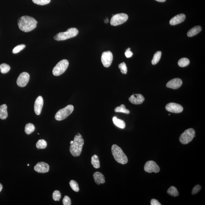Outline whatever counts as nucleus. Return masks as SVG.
<instances>
[{"label": "nucleus", "mask_w": 205, "mask_h": 205, "mask_svg": "<svg viewBox=\"0 0 205 205\" xmlns=\"http://www.w3.org/2000/svg\"><path fill=\"white\" fill-rule=\"evenodd\" d=\"M156 1H158L159 2H164L166 0H156Z\"/></svg>", "instance_id": "nucleus-40"}, {"label": "nucleus", "mask_w": 205, "mask_h": 205, "mask_svg": "<svg viewBox=\"0 0 205 205\" xmlns=\"http://www.w3.org/2000/svg\"><path fill=\"white\" fill-rule=\"evenodd\" d=\"M91 162L92 165H93L94 168L98 169L100 167V164H99V157L97 155H94L92 157Z\"/></svg>", "instance_id": "nucleus-22"}, {"label": "nucleus", "mask_w": 205, "mask_h": 205, "mask_svg": "<svg viewBox=\"0 0 205 205\" xmlns=\"http://www.w3.org/2000/svg\"><path fill=\"white\" fill-rule=\"evenodd\" d=\"M43 105V99L41 96H38L35 102L34 112L37 115H40L41 113Z\"/></svg>", "instance_id": "nucleus-14"}, {"label": "nucleus", "mask_w": 205, "mask_h": 205, "mask_svg": "<svg viewBox=\"0 0 205 205\" xmlns=\"http://www.w3.org/2000/svg\"><path fill=\"white\" fill-rule=\"evenodd\" d=\"M34 3L37 5H43L50 3V0H32Z\"/></svg>", "instance_id": "nucleus-33"}, {"label": "nucleus", "mask_w": 205, "mask_h": 205, "mask_svg": "<svg viewBox=\"0 0 205 205\" xmlns=\"http://www.w3.org/2000/svg\"><path fill=\"white\" fill-rule=\"evenodd\" d=\"M127 14L124 13L115 14L111 19L110 23L111 25L117 26L125 23L128 19Z\"/></svg>", "instance_id": "nucleus-8"}, {"label": "nucleus", "mask_w": 205, "mask_h": 205, "mask_svg": "<svg viewBox=\"0 0 205 205\" xmlns=\"http://www.w3.org/2000/svg\"><path fill=\"white\" fill-rule=\"evenodd\" d=\"M36 148L38 149H44L47 148V143L44 139H40L36 143Z\"/></svg>", "instance_id": "nucleus-25"}, {"label": "nucleus", "mask_w": 205, "mask_h": 205, "mask_svg": "<svg viewBox=\"0 0 205 205\" xmlns=\"http://www.w3.org/2000/svg\"><path fill=\"white\" fill-rule=\"evenodd\" d=\"M130 50V48H128L125 52V56L127 58L131 57L133 55V53Z\"/></svg>", "instance_id": "nucleus-37"}, {"label": "nucleus", "mask_w": 205, "mask_h": 205, "mask_svg": "<svg viewBox=\"0 0 205 205\" xmlns=\"http://www.w3.org/2000/svg\"><path fill=\"white\" fill-rule=\"evenodd\" d=\"M115 112H123V113L129 114L130 111L127 109L125 105H121L120 106L117 107L115 109Z\"/></svg>", "instance_id": "nucleus-27"}, {"label": "nucleus", "mask_w": 205, "mask_h": 205, "mask_svg": "<svg viewBox=\"0 0 205 205\" xmlns=\"http://www.w3.org/2000/svg\"><path fill=\"white\" fill-rule=\"evenodd\" d=\"M61 195L60 191L55 190L53 194V198L55 201H60Z\"/></svg>", "instance_id": "nucleus-34"}, {"label": "nucleus", "mask_w": 205, "mask_h": 205, "mask_svg": "<svg viewBox=\"0 0 205 205\" xmlns=\"http://www.w3.org/2000/svg\"><path fill=\"white\" fill-rule=\"evenodd\" d=\"M112 151L114 158L119 164H125L128 163V159L121 148L116 144L112 145Z\"/></svg>", "instance_id": "nucleus-3"}, {"label": "nucleus", "mask_w": 205, "mask_h": 205, "mask_svg": "<svg viewBox=\"0 0 205 205\" xmlns=\"http://www.w3.org/2000/svg\"><path fill=\"white\" fill-rule=\"evenodd\" d=\"M72 190L75 192H78L79 190V185L78 183L74 180H71L69 183Z\"/></svg>", "instance_id": "nucleus-30"}, {"label": "nucleus", "mask_w": 205, "mask_h": 205, "mask_svg": "<svg viewBox=\"0 0 205 205\" xmlns=\"http://www.w3.org/2000/svg\"><path fill=\"white\" fill-rule=\"evenodd\" d=\"M144 98L140 94H135L130 96L129 100L133 104L139 105L142 104L144 101Z\"/></svg>", "instance_id": "nucleus-16"}, {"label": "nucleus", "mask_w": 205, "mask_h": 205, "mask_svg": "<svg viewBox=\"0 0 205 205\" xmlns=\"http://www.w3.org/2000/svg\"><path fill=\"white\" fill-rule=\"evenodd\" d=\"M161 56V51H158L154 55V57L151 61V63L154 65L157 64L160 61Z\"/></svg>", "instance_id": "nucleus-26"}, {"label": "nucleus", "mask_w": 205, "mask_h": 205, "mask_svg": "<svg viewBox=\"0 0 205 205\" xmlns=\"http://www.w3.org/2000/svg\"><path fill=\"white\" fill-rule=\"evenodd\" d=\"M167 192L170 195L176 197L179 195V193L177 189L174 186H171L167 190Z\"/></svg>", "instance_id": "nucleus-24"}, {"label": "nucleus", "mask_w": 205, "mask_h": 205, "mask_svg": "<svg viewBox=\"0 0 205 205\" xmlns=\"http://www.w3.org/2000/svg\"><path fill=\"white\" fill-rule=\"evenodd\" d=\"M74 110V107L72 105H69L66 107L60 110L56 114L55 118L56 120H63L70 115Z\"/></svg>", "instance_id": "nucleus-5"}, {"label": "nucleus", "mask_w": 205, "mask_h": 205, "mask_svg": "<svg viewBox=\"0 0 205 205\" xmlns=\"http://www.w3.org/2000/svg\"><path fill=\"white\" fill-rule=\"evenodd\" d=\"M11 69V67L9 65L6 64L5 63H2L0 65V70L1 73L3 74H5L9 71Z\"/></svg>", "instance_id": "nucleus-28"}, {"label": "nucleus", "mask_w": 205, "mask_h": 205, "mask_svg": "<svg viewBox=\"0 0 205 205\" xmlns=\"http://www.w3.org/2000/svg\"><path fill=\"white\" fill-rule=\"evenodd\" d=\"M25 47L26 45L24 44H21L17 46L13 49L12 52L14 54H17V53L20 52L21 50H23Z\"/></svg>", "instance_id": "nucleus-32"}, {"label": "nucleus", "mask_w": 205, "mask_h": 205, "mask_svg": "<svg viewBox=\"0 0 205 205\" xmlns=\"http://www.w3.org/2000/svg\"><path fill=\"white\" fill-rule=\"evenodd\" d=\"M2 184L0 183V192L2 191Z\"/></svg>", "instance_id": "nucleus-39"}, {"label": "nucleus", "mask_w": 205, "mask_h": 205, "mask_svg": "<svg viewBox=\"0 0 205 205\" xmlns=\"http://www.w3.org/2000/svg\"><path fill=\"white\" fill-rule=\"evenodd\" d=\"M151 205H161V203H159V202L158 200H155V199H152L151 200Z\"/></svg>", "instance_id": "nucleus-38"}, {"label": "nucleus", "mask_w": 205, "mask_h": 205, "mask_svg": "<svg viewBox=\"0 0 205 205\" xmlns=\"http://www.w3.org/2000/svg\"><path fill=\"white\" fill-rule=\"evenodd\" d=\"M119 68L120 69L121 73L122 74H126L127 73V68L126 63L124 62L119 65Z\"/></svg>", "instance_id": "nucleus-31"}, {"label": "nucleus", "mask_w": 205, "mask_h": 205, "mask_svg": "<svg viewBox=\"0 0 205 205\" xmlns=\"http://www.w3.org/2000/svg\"><path fill=\"white\" fill-rule=\"evenodd\" d=\"M35 130V127L32 123H28L26 125L25 128V132L27 135H30Z\"/></svg>", "instance_id": "nucleus-23"}, {"label": "nucleus", "mask_w": 205, "mask_h": 205, "mask_svg": "<svg viewBox=\"0 0 205 205\" xmlns=\"http://www.w3.org/2000/svg\"><path fill=\"white\" fill-rule=\"evenodd\" d=\"M84 144V141L83 137L80 133H77L75 136L73 143L71 144L70 148V152L73 156L77 157L80 155Z\"/></svg>", "instance_id": "nucleus-2"}, {"label": "nucleus", "mask_w": 205, "mask_h": 205, "mask_svg": "<svg viewBox=\"0 0 205 205\" xmlns=\"http://www.w3.org/2000/svg\"><path fill=\"white\" fill-rule=\"evenodd\" d=\"M182 84V81L180 78H174L172 79L167 83V87L174 89H179Z\"/></svg>", "instance_id": "nucleus-15"}, {"label": "nucleus", "mask_w": 205, "mask_h": 205, "mask_svg": "<svg viewBox=\"0 0 205 205\" xmlns=\"http://www.w3.org/2000/svg\"><path fill=\"white\" fill-rule=\"evenodd\" d=\"M29 79L30 75L29 73L26 72H23L17 79V84L20 87H24L28 84Z\"/></svg>", "instance_id": "nucleus-11"}, {"label": "nucleus", "mask_w": 205, "mask_h": 205, "mask_svg": "<svg viewBox=\"0 0 205 205\" xmlns=\"http://www.w3.org/2000/svg\"><path fill=\"white\" fill-rule=\"evenodd\" d=\"M34 169L35 171L38 173H47L50 170V166L47 163L40 162L35 166Z\"/></svg>", "instance_id": "nucleus-13"}, {"label": "nucleus", "mask_w": 205, "mask_h": 205, "mask_svg": "<svg viewBox=\"0 0 205 205\" xmlns=\"http://www.w3.org/2000/svg\"><path fill=\"white\" fill-rule=\"evenodd\" d=\"M185 18L186 16L184 14H179L170 20V24L171 25L174 26L180 24L184 21Z\"/></svg>", "instance_id": "nucleus-17"}, {"label": "nucleus", "mask_w": 205, "mask_h": 205, "mask_svg": "<svg viewBox=\"0 0 205 205\" xmlns=\"http://www.w3.org/2000/svg\"><path fill=\"white\" fill-rule=\"evenodd\" d=\"M166 109L169 112L175 113H180L183 110V108L181 105L174 102H170L166 106Z\"/></svg>", "instance_id": "nucleus-12"}, {"label": "nucleus", "mask_w": 205, "mask_h": 205, "mask_svg": "<svg viewBox=\"0 0 205 205\" xmlns=\"http://www.w3.org/2000/svg\"><path fill=\"white\" fill-rule=\"evenodd\" d=\"M195 131L193 128H189L186 130L181 134L179 138V140L181 143L186 144L189 143L195 137Z\"/></svg>", "instance_id": "nucleus-7"}, {"label": "nucleus", "mask_w": 205, "mask_h": 205, "mask_svg": "<svg viewBox=\"0 0 205 205\" xmlns=\"http://www.w3.org/2000/svg\"><path fill=\"white\" fill-rule=\"evenodd\" d=\"M78 34V31L76 28H70L65 32H61L56 35L54 39L57 41L65 40L76 37Z\"/></svg>", "instance_id": "nucleus-4"}, {"label": "nucleus", "mask_w": 205, "mask_h": 205, "mask_svg": "<svg viewBox=\"0 0 205 205\" xmlns=\"http://www.w3.org/2000/svg\"><path fill=\"white\" fill-rule=\"evenodd\" d=\"M7 109L6 105H1L0 106V119L4 120L8 118V114Z\"/></svg>", "instance_id": "nucleus-19"}, {"label": "nucleus", "mask_w": 205, "mask_h": 205, "mask_svg": "<svg viewBox=\"0 0 205 205\" xmlns=\"http://www.w3.org/2000/svg\"><path fill=\"white\" fill-rule=\"evenodd\" d=\"M108 21H108V19H106V20H105V22L106 23H107L108 22Z\"/></svg>", "instance_id": "nucleus-41"}, {"label": "nucleus", "mask_w": 205, "mask_h": 205, "mask_svg": "<svg viewBox=\"0 0 205 205\" xmlns=\"http://www.w3.org/2000/svg\"><path fill=\"white\" fill-rule=\"evenodd\" d=\"M37 22L34 18L24 16L18 19V24L20 29L24 32H29L34 30L37 26Z\"/></svg>", "instance_id": "nucleus-1"}, {"label": "nucleus", "mask_w": 205, "mask_h": 205, "mask_svg": "<svg viewBox=\"0 0 205 205\" xmlns=\"http://www.w3.org/2000/svg\"><path fill=\"white\" fill-rule=\"evenodd\" d=\"M201 189V186L199 185H197L194 186V187L193 188L192 191V194L194 195L197 194L200 191Z\"/></svg>", "instance_id": "nucleus-35"}, {"label": "nucleus", "mask_w": 205, "mask_h": 205, "mask_svg": "<svg viewBox=\"0 0 205 205\" xmlns=\"http://www.w3.org/2000/svg\"><path fill=\"white\" fill-rule=\"evenodd\" d=\"M69 66L68 60H63L59 62L53 68V73L55 76H59L64 73Z\"/></svg>", "instance_id": "nucleus-6"}, {"label": "nucleus", "mask_w": 205, "mask_h": 205, "mask_svg": "<svg viewBox=\"0 0 205 205\" xmlns=\"http://www.w3.org/2000/svg\"><path fill=\"white\" fill-rule=\"evenodd\" d=\"M190 63V60L186 58H183L179 60L178 64L180 67H185Z\"/></svg>", "instance_id": "nucleus-29"}, {"label": "nucleus", "mask_w": 205, "mask_h": 205, "mask_svg": "<svg viewBox=\"0 0 205 205\" xmlns=\"http://www.w3.org/2000/svg\"><path fill=\"white\" fill-rule=\"evenodd\" d=\"M113 60V55L111 51L104 52L102 53L101 60L102 64L105 67L110 66Z\"/></svg>", "instance_id": "nucleus-9"}, {"label": "nucleus", "mask_w": 205, "mask_h": 205, "mask_svg": "<svg viewBox=\"0 0 205 205\" xmlns=\"http://www.w3.org/2000/svg\"><path fill=\"white\" fill-rule=\"evenodd\" d=\"M114 124L116 126L122 129H124L125 127V123L122 120L118 119L116 117H114L112 119Z\"/></svg>", "instance_id": "nucleus-21"}, {"label": "nucleus", "mask_w": 205, "mask_h": 205, "mask_svg": "<svg viewBox=\"0 0 205 205\" xmlns=\"http://www.w3.org/2000/svg\"><path fill=\"white\" fill-rule=\"evenodd\" d=\"M93 177L95 182L97 185L103 184L105 183V177L103 175L99 172L94 173Z\"/></svg>", "instance_id": "nucleus-18"}, {"label": "nucleus", "mask_w": 205, "mask_h": 205, "mask_svg": "<svg viewBox=\"0 0 205 205\" xmlns=\"http://www.w3.org/2000/svg\"><path fill=\"white\" fill-rule=\"evenodd\" d=\"M202 28L200 26H196L193 27L188 31L187 33V35L189 37H192L200 33L201 31Z\"/></svg>", "instance_id": "nucleus-20"}, {"label": "nucleus", "mask_w": 205, "mask_h": 205, "mask_svg": "<svg viewBox=\"0 0 205 205\" xmlns=\"http://www.w3.org/2000/svg\"><path fill=\"white\" fill-rule=\"evenodd\" d=\"M63 205H71V200L70 197L67 196H64L63 200Z\"/></svg>", "instance_id": "nucleus-36"}, {"label": "nucleus", "mask_w": 205, "mask_h": 205, "mask_svg": "<svg viewBox=\"0 0 205 205\" xmlns=\"http://www.w3.org/2000/svg\"><path fill=\"white\" fill-rule=\"evenodd\" d=\"M28 165V166H29V164H28V165Z\"/></svg>", "instance_id": "nucleus-42"}, {"label": "nucleus", "mask_w": 205, "mask_h": 205, "mask_svg": "<svg viewBox=\"0 0 205 205\" xmlns=\"http://www.w3.org/2000/svg\"><path fill=\"white\" fill-rule=\"evenodd\" d=\"M144 170L145 172L148 173H158L160 171L159 166L155 161H147L144 165Z\"/></svg>", "instance_id": "nucleus-10"}]
</instances>
